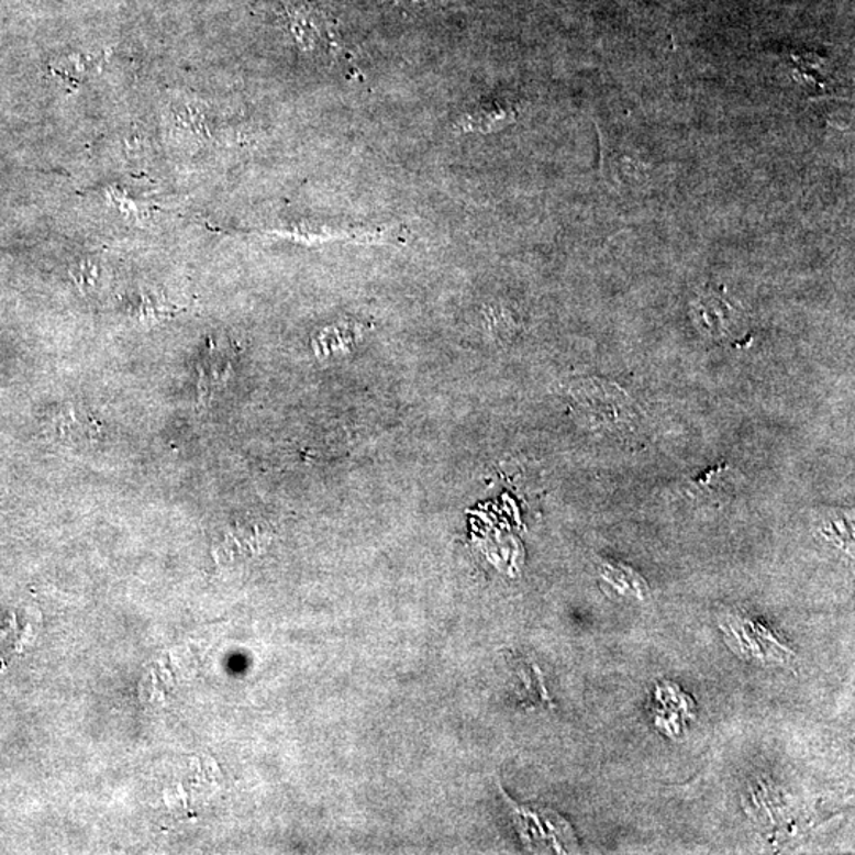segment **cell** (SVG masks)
<instances>
[{
    "label": "cell",
    "instance_id": "cell-2",
    "mask_svg": "<svg viewBox=\"0 0 855 855\" xmlns=\"http://www.w3.org/2000/svg\"><path fill=\"white\" fill-rule=\"evenodd\" d=\"M200 373V393L203 397L210 398L211 395L218 390L219 387L224 386L225 380L229 379L230 373V358L221 347L211 343L208 348L207 355L201 360L199 366Z\"/></svg>",
    "mask_w": 855,
    "mask_h": 855
},
{
    "label": "cell",
    "instance_id": "cell-1",
    "mask_svg": "<svg viewBox=\"0 0 855 855\" xmlns=\"http://www.w3.org/2000/svg\"><path fill=\"white\" fill-rule=\"evenodd\" d=\"M519 116V108L508 100H490L476 110L465 114L459 121L462 132H493L513 122Z\"/></svg>",
    "mask_w": 855,
    "mask_h": 855
},
{
    "label": "cell",
    "instance_id": "cell-3",
    "mask_svg": "<svg viewBox=\"0 0 855 855\" xmlns=\"http://www.w3.org/2000/svg\"><path fill=\"white\" fill-rule=\"evenodd\" d=\"M71 279L80 287L82 293L91 292L96 289L97 282L100 278L99 264L92 258H85V260L78 262L74 268L70 269Z\"/></svg>",
    "mask_w": 855,
    "mask_h": 855
}]
</instances>
